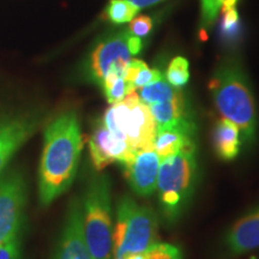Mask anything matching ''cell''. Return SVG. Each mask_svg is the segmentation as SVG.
Here are the masks:
<instances>
[{
    "label": "cell",
    "instance_id": "cell-8",
    "mask_svg": "<svg viewBox=\"0 0 259 259\" xmlns=\"http://www.w3.org/2000/svg\"><path fill=\"white\" fill-rule=\"evenodd\" d=\"M25 187L21 176L0 181V245L18 236L23 219Z\"/></svg>",
    "mask_w": 259,
    "mask_h": 259
},
{
    "label": "cell",
    "instance_id": "cell-26",
    "mask_svg": "<svg viewBox=\"0 0 259 259\" xmlns=\"http://www.w3.org/2000/svg\"><path fill=\"white\" fill-rule=\"evenodd\" d=\"M127 2L131 3L132 5L136 6L138 10L149 8V6H153L155 4H158V3L163 2V0H127Z\"/></svg>",
    "mask_w": 259,
    "mask_h": 259
},
{
    "label": "cell",
    "instance_id": "cell-14",
    "mask_svg": "<svg viewBox=\"0 0 259 259\" xmlns=\"http://www.w3.org/2000/svg\"><path fill=\"white\" fill-rule=\"evenodd\" d=\"M227 245L235 254L259 247V209L239 220L227 235Z\"/></svg>",
    "mask_w": 259,
    "mask_h": 259
},
{
    "label": "cell",
    "instance_id": "cell-19",
    "mask_svg": "<svg viewBox=\"0 0 259 259\" xmlns=\"http://www.w3.org/2000/svg\"><path fill=\"white\" fill-rule=\"evenodd\" d=\"M100 85L102 87L107 101L111 105L122 101L130 93L135 92L125 79L124 74L118 72H109L102 79Z\"/></svg>",
    "mask_w": 259,
    "mask_h": 259
},
{
    "label": "cell",
    "instance_id": "cell-17",
    "mask_svg": "<svg viewBox=\"0 0 259 259\" xmlns=\"http://www.w3.org/2000/svg\"><path fill=\"white\" fill-rule=\"evenodd\" d=\"M137 94L141 101L145 103L147 106L169 101V100H173L181 95L179 90L171 87L169 83L162 78L156 80V82L148 84V85L143 87V88L138 89Z\"/></svg>",
    "mask_w": 259,
    "mask_h": 259
},
{
    "label": "cell",
    "instance_id": "cell-15",
    "mask_svg": "<svg viewBox=\"0 0 259 259\" xmlns=\"http://www.w3.org/2000/svg\"><path fill=\"white\" fill-rule=\"evenodd\" d=\"M212 144L213 150L221 160H234L241 147L240 130L227 119H221L213 128Z\"/></svg>",
    "mask_w": 259,
    "mask_h": 259
},
{
    "label": "cell",
    "instance_id": "cell-18",
    "mask_svg": "<svg viewBox=\"0 0 259 259\" xmlns=\"http://www.w3.org/2000/svg\"><path fill=\"white\" fill-rule=\"evenodd\" d=\"M125 79L134 90H138L148 84L161 79V72L156 69H150L144 61L132 59L131 63L125 70Z\"/></svg>",
    "mask_w": 259,
    "mask_h": 259
},
{
    "label": "cell",
    "instance_id": "cell-9",
    "mask_svg": "<svg viewBox=\"0 0 259 259\" xmlns=\"http://www.w3.org/2000/svg\"><path fill=\"white\" fill-rule=\"evenodd\" d=\"M89 150L96 170H102L113 162L125 163L134 156L135 150L127 142L115 137L108 128L99 121L89 139Z\"/></svg>",
    "mask_w": 259,
    "mask_h": 259
},
{
    "label": "cell",
    "instance_id": "cell-1",
    "mask_svg": "<svg viewBox=\"0 0 259 259\" xmlns=\"http://www.w3.org/2000/svg\"><path fill=\"white\" fill-rule=\"evenodd\" d=\"M83 137L77 115L66 112L50 122L45 131L38 194L44 205L69 189L78 168Z\"/></svg>",
    "mask_w": 259,
    "mask_h": 259
},
{
    "label": "cell",
    "instance_id": "cell-24",
    "mask_svg": "<svg viewBox=\"0 0 259 259\" xmlns=\"http://www.w3.org/2000/svg\"><path fill=\"white\" fill-rule=\"evenodd\" d=\"M153 29V21L148 16H139L130 22V32L137 37H144Z\"/></svg>",
    "mask_w": 259,
    "mask_h": 259
},
{
    "label": "cell",
    "instance_id": "cell-4",
    "mask_svg": "<svg viewBox=\"0 0 259 259\" xmlns=\"http://www.w3.org/2000/svg\"><path fill=\"white\" fill-rule=\"evenodd\" d=\"M196 174L194 148L184 149L161 161L156 189L162 211L170 221L177 220L185 209L192 194Z\"/></svg>",
    "mask_w": 259,
    "mask_h": 259
},
{
    "label": "cell",
    "instance_id": "cell-21",
    "mask_svg": "<svg viewBox=\"0 0 259 259\" xmlns=\"http://www.w3.org/2000/svg\"><path fill=\"white\" fill-rule=\"evenodd\" d=\"M167 82L174 88L179 89L189 82V61L183 57H176L168 65L166 72Z\"/></svg>",
    "mask_w": 259,
    "mask_h": 259
},
{
    "label": "cell",
    "instance_id": "cell-20",
    "mask_svg": "<svg viewBox=\"0 0 259 259\" xmlns=\"http://www.w3.org/2000/svg\"><path fill=\"white\" fill-rule=\"evenodd\" d=\"M138 9L127 0H111L107 6V17L115 24H124L135 18Z\"/></svg>",
    "mask_w": 259,
    "mask_h": 259
},
{
    "label": "cell",
    "instance_id": "cell-3",
    "mask_svg": "<svg viewBox=\"0 0 259 259\" xmlns=\"http://www.w3.org/2000/svg\"><path fill=\"white\" fill-rule=\"evenodd\" d=\"M111 183L96 176L89 181L82 202L83 232L93 259H112L113 229Z\"/></svg>",
    "mask_w": 259,
    "mask_h": 259
},
{
    "label": "cell",
    "instance_id": "cell-10",
    "mask_svg": "<svg viewBox=\"0 0 259 259\" xmlns=\"http://www.w3.org/2000/svg\"><path fill=\"white\" fill-rule=\"evenodd\" d=\"M161 161L154 149H143L122 163L130 186L139 196L147 197L156 189Z\"/></svg>",
    "mask_w": 259,
    "mask_h": 259
},
{
    "label": "cell",
    "instance_id": "cell-12",
    "mask_svg": "<svg viewBox=\"0 0 259 259\" xmlns=\"http://www.w3.org/2000/svg\"><path fill=\"white\" fill-rule=\"evenodd\" d=\"M194 126L191 121L181 122L169 127L157 128L153 141V149L161 160L176 155L184 149L194 148Z\"/></svg>",
    "mask_w": 259,
    "mask_h": 259
},
{
    "label": "cell",
    "instance_id": "cell-13",
    "mask_svg": "<svg viewBox=\"0 0 259 259\" xmlns=\"http://www.w3.org/2000/svg\"><path fill=\"white\" fill-rule=\"evenodd\" d=\"M34 131V122L28 119L0 121V171L10 158L23 145Z\"/></svg>",
    "mask_w": 259,
    "mask_h": 259
},
{
    "label": "cell",
    "instance_id": "cell-5",
    "mask_svg": "<svg viewBox=\"0 0 259 259\" xmlns=\"http://www.w3.org/2000/svg\"><path fill=\"white\" fill-rule=\"evenodd\" d=\"M157 244V221L153 210L139 205L130 197L120 199L113 232V253H144Z\"/></svg>",
    "mask_w": 259,
    "mask_h": 259
},
{
    "label": "cell",
    "instance_id": "cell-22",
    "mask_svg": "<svg viewBox=\"0 0 259 259\" xmlns=\"http://www.w3.org/2000/svg\"><path fill=\"white\" fill-rule=\"evenodd\" d=\"M226 0H200V27L208 29L218 18L220 10Z\"/></svg>",
    "mask_w": 259,
    "mask_h": 259
},
{
    "label": "cell",
    "instance_id": "cell-16",
    "mask_svg": "<svg viewBox=\"0 0 259 259\" xmlns=\"http://www.w3.org/2000/svg\"><path fill=\"white\" fill-rule=\"evenodd\" d=\"M153 115L157 128L169 127V126L179 125L181 122L190 121L186 113V105L184 96L180 95L176 99L164 101L156 105L148 106Z\"/></svg>",
    "mask_w": 259,
    "mask_h": 259
},
{
    "label": "cell",
    "instance_id": "cell-7",
    "mask_svg": "<svg viewBox=\"0 0 259 259\" xmlns=\"http://www.w3.org/2000/svg\"><path fill=\"white\" fill-rule=\"evenodd\" d=\"M143 44L141 38L132 35L130 30L120 31L105 38L97 45L92 54L90 72L93 78L100 84L109 72L124 74L134 59L132 57L137 56Z\"/></svg>",
    "mask_w": 259,
    "mask_h": 259
},
{
    "label": "cell",
    "instance_id": "cell-11",
    "mask_svg": "<svg viewBox=\"0 0 259 259\" xmlns=\"http://www.w3.org/2000/svg\"><path fill=\"white\" fill-rule=\"evenodd\" d=\"M56 259H93L84 238L80 200H73L71 204L57 248Z\"/></svg>",
    "mask_w": 259,
    "mask_h": 259
},
{
    "label": "cell",
    "instance_id": "cell-23",
    "mask_svg": "<svg viewBox=\"0 0 259 259\" xmlns=\"http://www.w3.org/2000/svg\"><path fill=\"white\" fill-rule=\"evenodd\" d=\"M147 259H183L178 247L168 244H155L145 252Z\"/></svg>",
    "mask_w": 259,
    "mask_h": 259
},
{
    "label": "cell",
    "instance_id": "cell-6",
    "mask_svg": "<svg viewBox=\"0 0 259 259\" xmlns=\"http://www.w3.org/2000/svg\"><path fill=\"white\" fill-rule=\"evenodd\" d=\"M103 125L115 137L127 142L135 151L153 149L157 126L149 107L141 101L137 90L107 109Z\"/></svg>",
    "mask_w": 259,
    "mask_h": 259
},
{
    "label": "cell",
    "instance_id": "cell-25",
    "mask_svg": "<svg viewBox=\"0 0 259 259\" xmlns=\"http://www.w3.org/2000/svg\"><path fill=\"white\" fill-rule=\"evenodd\" d=\"M18 236L0 245V259H19Z\"/></svg>",
    "mask_w": 259,
    "mask_h": 259
},
{
    "label": "cell",
    "instance_id": "cell-2",
    "mask_svg": "<svg viewBox=\"0 0 259 259\" xmlns=\"http://www.w3.org/2000/svg\"><path fill=\"white\" fill-rule=\"evenodd\" d=\"M209 89L222 119L238 126L245 141H251L257 115L253 95L240 65L234 60L223 63L210 79Z\"/></svg>",
    "mask_w": 259,
    "mask_h": 259
}]
</instances>
